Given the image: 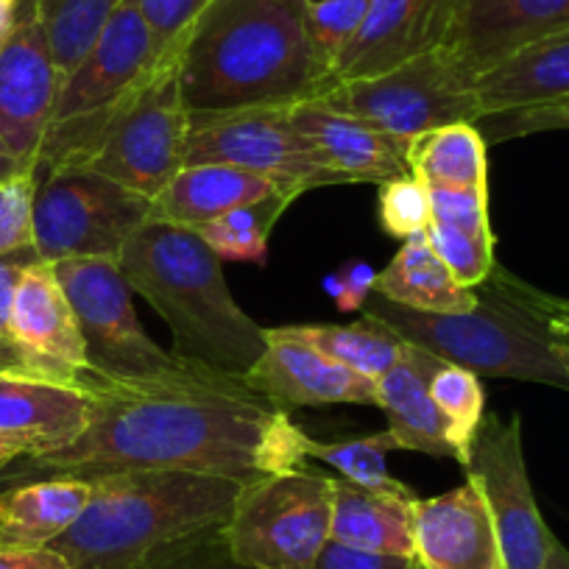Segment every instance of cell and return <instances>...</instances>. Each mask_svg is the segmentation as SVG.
Listing matches in <instances>:
<instances>
[{"instance_id":"obj_20","label":"cell","mask_w":569,"mask_h":569,"mask_svg":"<svg viewBox=\"0 0 569 569\" xmlns=\"http://www.w3.org/2000/svg\"><path fill=\"white\" fill-rule=\"evenodd\" d=\"M90 408V391L0 375V441L18 447L23 458L64 450L84 433Z\"/></svg>"},{"instance_id":"obj_12","label":"cell","mask_w":569,"mask_h":569,"mask_svg":"<svg viewBox=\"0 0 569 569\" xmlns=\"http://www.w3.org/2000/svg\"><path fill=\"white\" fill-rule=\"evenodd\" d=\"M184 166L240 168L268 179L291 199L327 184H347L299 131L291 107L190 114Z\"/></svg>"},{"instance_id":"obj_7","label":"cell","mask_w":569,"mask_h":569,"mask_svg":"<svg viewBox=\"0 0 569 569\" xmlns=\"http://www.w3.org/2000/svg\"><path fill=\"white\" fill-rule=\"evenodd\" d=\"M168 57L171 53L162 51L154 31L126 0L84 59L62 79L37 160V177L53 168L81 166L101 142L103 131Z\"/></svg>"},{"instance_id":"obj_22","label":"cell","mask_w":569,"mask_h":569,"mask_svg":"<svg viewBox=\"0 0 569 569\" xmlns=\"http://www.w3.org/2000/svg\"><path fill=\"white\" fill-rule=\"evenodd\" d=\"M445 360L408 343L397 366L377 380V408L386 413V430L397 450L425 452L436 458H456L447 439L445 419L430 397V380Z\"/></svg>"},{"instance_id":"obj_51","label":"cell","mask_w":569,"mask_h":569,"mask_svg":"<svg viewBox=\"0 0 569 569\" xmlns=\"http://www.w3.org/2000/svg\"><path fill=\"white\" fill-rule=\"evenodd\" d=\"M3 37H7V31H3V34H0V42H3Z\"/></svg>"},{"instance_id":"obj_49","label":"cell","mask_w":569,"mask_h":569,"mask_svg":"<svg viewBox=\"0 0 569 569\" xmlns=\"http://www.w3.org/2000/svg\"><path fill=\"white\" fill-rule=\"evenodd\" d=\"M18 458H23V452H20L18 447L3 445V441H0V472H3V469L12 467V463L18 461Z\"/></svg>"},{"instance_id":"obj_13","label":"cell","mask_w":569,"mask_h":569,"mask_svg":"<svg viewBox=\"0 0 569 569\" xmlns=\"http://www.w3.org/2000/svg\"><path fill=\"white\" fill-rule=\"evenodd\" d=\"M461 467L489 508L506 569H545L558 539L541 519L530 489L519 416L506 421L486 413Z\"/></svg>"},{"instance_id":"obj_25","label":"cell","mask_w":569,"mask_h":569,"mask_svg":"<svg viewBox=\"0 0 569 569\" xmlns=\"http://www.w3.org/2000/svg\"><path fill=\"white\" fill-rule=\"evenodd\" d=\"M273 193H282V190H277V184H271L268 179L240 171V168L184 166L168 182V188L151 201V221L199 229L201 223L212 221L234 207L268 199Z\"/></svg>"},{"instance_id":"obj_45","label":"cell","mask_w":569,"mask_h":569,"mask_svg":"<svg viewBox=\"0 0 569 569\" xmlns=\"http://www.w3.org/2000/svg\"><path fill=\"white\" fill-rule=\"evenodd\" d=\"M0 569H76L62 552L51 547L40 550H0Z\"/></svg>"},{"instance_id":"obj_23","label":"cell","mask_w":569,"mask_h":569,"mask_svg":"<svg viewBox=\"0 0 569 569\" xmlns=\"http://www.w3.org/2000/svg\"><path fill=\"white\" fill-rule=\"evenodd\" d=\"M84 478H34L0 483V550L51 547L87 508Z\"/></svg>"},{"instance_id":"obj_26","label":"cell","mask_w":569,"mask_h":569,"mask_svg":"<svg viewBox=\"0 0 569 569\" xmlns=\"http://www.w3.org/2000/svg\"><path fill=\"white\" fill-rule=\"evenodd\" d=\"M478 98L483 118L569 98V29L478 76Z\"/></svg>"},{"instance_id":"obj_52","label":"cell","mask_w":569,"mask_h":569,"mask_svg":"<svg viewBox=\"0 0 569 569\" xmlns=\"http://www.w3.org/2000/svg\"><path fill=\"white\" fill-rule=\"evenodd\" d=\"M567 302H569V299H567Z\"/></svg>"},{"instance_id":"obj_44","label":"cell","mask_w":569,"mask_h":569,"mask_svg":"<svg viewBox=\"0 0 569 569\" xmlns=\"http://www.w3.org/2000/svg\"><path fill=\"white\" fill-rule=\"evenodd\" d=\"M539 308L545 316L547 336H550V347L556 352L558 363L563 366L569 377V302L567 299L550 297V293L539 291Z\"/></svg>"},{"instance_id":"obj_47","label":"cell","mask_w":569,"mask_h":569,"mask_svg":"<svg viewBox=\"0 0 569 569\" xmlns=\"http://www.w3.org/2000/svg\"><path fill=\"white\" fill-rule=\"evenodd\" d=\"M545 569H569V550L561 545V541H556V545H552V552H550V558H547Z\"/></svg>"},{"instance_id":"obj_24","label":"cell","mask_w":569,"mask_h":569,"mask_svg":"<svg viewBox=\"0 0 569 569\" xmlns=\"http://www.w3.org/2000/svg\"><path fill=\"white\" fill-rule=\"evenodd\" d=\"M427 240L463 288H480L497 268L489 190H430Z\"/></svg>"},{"instance_id":"obj_17","label":"cell","mask_w":569,"mask_h":569,"mask_svg":"<svg viewBox=\"0 0 569 569\" xmlns=\"http://www.w3.org/2000/svg\"><path fill=\"white\" fill-rule=\"evenodd\" d=\"M569 29V0H450L445 46L475 76Z\"/></svg>"},{"instance_id":"obj_2","label":"cell","mask_w":569,"mask_h":569,"mask_svg":"<svg viewBox=\"0 0 569 569\" xmlns=\"http://www.w3.org/2000/svg\"><path fill=\"white\" fill-rule=\"evenodd\" d=\"M310 0H212L179 53L190 114L297 107L332 87L308 31Z\"/></svg>"},{"instance_id":"obj_32","label":"cell","mask_w":569,"mask_h":569,"mask_svg":"<svg viewBox=\"0 0 569 569\" xmlns=\"http://www.w3.org/2000/svg\"><path fill=\"white\" fill-rule=\"evenodd\" d=\"M126 0H34L53 62L64 76L84 59Z\"/></svg>"},{"instance_id":"obj_34","label":"cell","mask_w":569,"mask_h":569,"mask_svg":"<svg viewBox=\"0 0 569 569\" xmlns=\"http://www.w3.org/2000/svg\"><path fill=\"white\" fill-rule=\"evenodd\" d=\"M430 397L445 419L447 439L456 450V461L463 463L486 416V391L480 386V377L461 366L441 363V369L430 380Z\"/></svg>"},{"instance_id":"obj_15","label":"cell","mask_w":569,"mask_h":569,"mask_svg":"<svg viewBox=\"0 0 569 569\" xmlns=\"http://www.w3.org/2000/svg\"><path fill=\"white\" fill-rule=\"evenodd\" d=\"M12 330L40 380L90 391L84 338L53 262L37 260L23 271L12 302Z\"/></svg>"},{"instance_id":"obj_18","label":"cell","mask_w":569,"mask_h":569,"mask_svg":"<svg viewBox=\"0 0 569 569\" xmlns=\"http://www.w3.org/2000/svg\"><path fill=\"white\" fill-rule=\"evenodd\" d=\"M450 31V0H371L358 37L332 70V84L369 79L441 48Z\"/></svg>"},{"instance_id":"obj_37","label":"cell","mask_w":569,"mask_h":569,"mask_svg":"<svg viewBox=\"0 0 569 569\" xmlns=\"http://www.w3.org/2000/svg\"><path fill=\"white\" fill-rule=\"evenodd\" d=\"M137 569H251L240 563L223 539V528L201 530L151 552Z\"/></svg>"},{"instance_id":"obj_50","label":"cell","mask_w":569,"mask_h":569,"mask_svg":"<svg viewBox=\"0 0 569 569\" xmlns=\"http://www.w3.org/2000/svg\"><path fill=\"white\" fill-rule=\"evenodd\" d=\"M408 569H427V567H425V563H421V561H419V558H410Z\"/></svg>"},{"instance_id":"obj_40","label":"cell","mask_w":569,"mask_h":569,"mask_svg":"<svg viewBox=\"0 0 569 569\" xmlns=\"http://www.w3.org/2000/svg\"><path fill=\"white\" fill-rule=\"evenodd\" d=\"M166 53H177L212 0H129Z\"/></svg>"},{"instance_id":"obj_16","label":"cell","mask_w":569,"mask_h":569,"mask_svg":"<svg viewBox=\"0 0 569 569\" xmlns=\"http://www.w3.org/2000/svg\"><path fill=\"white\" fill-rule=\"evenodd\" d=\"M243 382L282 413L321 405H377V380L336 363L282 327H266V352Z\"/></svg>"},{"instance_id":"obj_28","label":"cell","mask_w":569,"mask_h":569,"mask_svg":"<svg viewBox=\"0 0 569 569\" xmlns=\"http://www.w3.org/2000/svg\"><path fill=\"white\" fill-rule=\"evenodd\" d=\"M375 293L399 308L421 313H461L478 302V291H469L452 277L427 240V232L405 240L391 262L377 271Z\"/></svg>"},{"instance_id":"obj_4","label":"cell","mask_w":569,"mask_h":569,"mask_svg":"<svg viewBox=\"0 0 569 569\" xmlns=\"http://www.w3.org/2000/svg\"><path fill=\"white\" fill-rule=\"evenodd\" d=\"M90 483L81 517L51 545L76 569H137L171 541L223 528L243 491L196 472H114Z\"/></svg>"},{"instance_id":"obj_35","label":"cell","mask_w":569,"mask_h":569,"mask_svg":"<svg viewBox=\"0 0 569 569\" xmlns=\"http://www.w3.org/2000/svg\"><path fill=\"white\" fill-rule=\"evenodd\" d=\"M371 0H310L308 31L327 70H336L338 59L347 51L349 42L358 37Z\"/></svg>"},{"instance_id":"obj_38","label":"cell","mask_w":569,"mask_h":569,"mask_svg":"<svg viewBox=\"0 0 569 569\" xmlns=\"http://www.w3.org/2000/svg\"><path fill=\"white\" fill-rule=\"evenodd\" d=\"M380 223L391 238L408 240L430 227V190L410 173L380 184Z\"/></svg>"},{"instance_id":"obj_43","label":"cell","mask_w":569,"mask_h":569,"mask_svg":"<svg viewBox=\"0 0 569 569\" xmlns=\"http://www.w3.org/2000/svg\"><path fill=\"white\" fill-rule=\"evenodd\" d=\"M408 563L410 558L352 550V547L338 545V541L330 539L321 550L319 561H316V569H408Z\"/></svg>"},{"instance_id":"obj_5","label":"cell","mask_w":569,"mask_h":569,"mask_svg":"<svg viewBox=\"0 0 569 569\" xmlns=\"http://www.w3.org/2000/svg\"><path fill=\"white\" fill-rule=\"evenodd\" d=\"M475 308L461 313H421L371 293L363 313L391 327L402 341L478 377L541 382L569 391V377L550 347L539 291L495 268Z\"/></svg>"},{"instance_id":"obj_9","label":"cell","mask_w":569,"mask_h":569,"mask_svg":"<svg viewBox=\"0 0 569 569\" xmlns=\"http://www.w3.org/2000/svg\"><path fill=\"white\" fill-rule=\"evenodd\" d=\"M336 478L297 467L243 486L223 539L251 569H316L330 541Z\"/></svg>"},{"instance_id":"obj_29","label":"cell","mask_w":569,"mask_h":569,"mask_svg":"<svg viewBox=\"0 0 569 569\" xmlns=\"http://www.w3.org/2000/svg\"><path fill=\"white\" fill-rule=\"evenodd\" d=\"M478 123H450L408 142L410 173L427 190H489V157Z\"/></svg>"},{"instance_id":"obj_48","label":"cell","mask_w":569,"mask_h":569,"mask_svg":"<svg viewBox=\"0 0 569 569\" xmlns=\"http://www.w3.org/2000/svg\"><path fill=\"white\" fill-rule=\"evenodd\" d=\"M18 3L20 0H0V34L9 31V26H12L14 12H18Z\"/></svg>"},{"instance_id":"obj_14","label":"cell","mask_w":569,"mask_h":569,"mask_svg":"<svg viewBox=\"0 0 569 569\" xmlns=\"http://www.w3.org/2000/svg\"><path fill=\"white\" fill-rule=\"evenodd\" d=\"M62 73L53 62L34 0H20L0 42V137L29 168H37L51 126Z\"/></svg>"},{"instance_id":"obj_30","label":"cell","mask_w":569,"mask_h":569,"mask_svg":"<svg viewBox=\"0 0 569 569\" xmlns=\"http://www.w3.org/2000/svg\"><path fill=\"white\" fill-rule=\"evenodd\" d=\"M282 330L369 380H380L408 347L391 327L366 313L352 325H291Z\"/></svg>"},{"instance_id":"obj_3","label":"cell","mask_w":569,"mask_h":569,"mask_svg":"<svg viewBox=\"0 0 569 569\" xmlns=\"http://www.w3.org/2000/svg\"><path fill=\"white\" fill-rule=\"evenodd\" d=\"M140 293L173 330L177 352L243 380L266 352V327L229 293L223 260L196 229L149 221L118 257Z\"/></svg>"},{"instance_id":"obj_8","label":"cell","mask_w":569,"mask_h":569,"mask_svg":"<svg viewBox=\"0 0 569 569\" xmlns=\"http://www.w3.org/2000/svg\"><path fill=\"white\" fill-rule=\"evenodd\" d=\"M313 101L410 142L450 123H480L478 76L447 46L369 79L332 84Z\"/></svg>"},{"instance_id":"obj_42","label":"cell","mask_w":569,"mask_h":569,"mask_svg":"<svg viewBox=\"0 0 569 569\" xmlns=\"http://www.w3.org/2000/svg\"><path fill=\"white\" fill-rule=\"evenodd\" d=\"M377 271L366 260H347L336 273L325 277V291L336 299L341 313L363 310L369 297L375 293Z\"/></svg>"},{"instance_id":"obj_11","label":"cell","mask_w":569,"mask_h":569,"mask_svg":"<svg viewBox=\"0 0 569 569\" xmlns=\"http://www.w3.org/2000/svg\"><path fill=\"white\" fill-rule=\"evenodd\" d=\"M179 53L162 59L81 162L151 201L184 168L190 112L179 84Z\"/></svg>"},{"instance_id":"obj_39","label":"cell","mask_w":569,"mask_h":569,"mask_svg":"<svg viewBox=\"0 0 569 569\" xmlns=\"http://www.w3.org/2000/svg\"><path fill=\"white\" fill-rule=\"evenodd\" d=\"M37 184V171H23L0 184V257L34 246Z\"/></svg>"},{"instance_id":"obj_19","label":"cell","mask_w":569,"mask_h":569,"mask_svg":"<svg viewBox=\"0 0 569 569\" xmlns=\"http://www.w3.org/2000/svg\"><path fill=\"white\" fill-rule=\"evenodd\" d=\"M413 558L427 569H506L495 522L469 480L413 502Z\"/></svg>"},{"instance_id":"obj_6","label":"cell","mask_w":569,"mask_h":569,"mask_svg":"<svg viewBox=\"0 0 569 569\" xmlns=\"http://www.w3.org/2000/svg\"><path fill=\"white\" fill-rule=\"evenodd\" d=\"M53 271L79 321L92 388L218 391L260 399L238 377L151 341L137 319L131 288L118 260H62L53 262Z\"/></svg>"},{"instance_id":"obj_10","label":"cell","mask_w":569,"mask_h":569,"mask_svg":"<svg viewBox=\"0 0 569 569\" xmlns=\"http://www.w3.org/2000/svg\"><path fill=\"white\" fill-rule=\"evenodd\" d=\"M151 221V199L84 166L40 173L34 249L46 262L118 260Z\"/></svg>"},{"instance_id":"obj_31","label":"cell","mask_w":569,"mask_h":569,"mask_svg":"<svg viewBox=\"0 0 569 569\" xmlns=\"http://www.w3.org/2000/svg\"><path fill=\"white\" fill-rule=\"evenodd\" d=\"M297 199L284 193H273L268 199L234 207L212 221L201 223L196 232L223 262H262L268 260V238L284 210Z\"/></svg>"},{"instance_id":"obj_27","label":"cell","mask_w":569,"mask_h":569,"mask_svg":"<svg viewBox=\"0 0 569 569\" xmlns=\"http://www.w3.org/2000/svg\"><path fill=\"white\" fill-rule=\"evenodd\" d=\"M416 497H393L360 489L336 478L330 539L377 556L413 558Z\"/></svg>"},{"instance_id":"obj_1","label":"cell","mask_w":569,"mask_h":569,"mask_svg":"<svg viewBox=\"0 0 569 569\" xmlns=\"http://www.w3.org/2000/svg\"><path fill=\"white\" fill-rule=\"evenodd\" d=\"M84 433L64 450L18 458L0 483L101 478L114 472H196L249 486L305 467L308 433L262 399L218 391H90Z\"/></svg>"},{"instance_id":"obj_46","label":"cell","mask_w":569,"mask_h":569,"mask_svg":"<svg viewBox=\"0 0 569 569\" xmlns=\"http://www.w3.org/2000/svg\"><path fill=\"white\" fill-rule=\"evenodd\" d=\"M23 171H37V168L26 166V162L20 160L12 149H9L7 140L0 137V184L9 182V179L18 177V173H23Z\"/></svg>"},{"instance_id":"obj_21","label":"cell","mask_w":569,"mask_h":569,"mask_svg":"<svg viewBox=\"0 0 569 569\" xmlns=\"http://www.w3.org/2000/svg\"><path fill=\"white\" fill-rule=\"evenodd\" d=\"M293 123L313 142L327 166L343 182L386 184L391 179L410 177L408 142L363 123V120L325 107L321 101H305L291 107Z\"/></svg>"},{"instance_id":"obj_33","label":"cell","mask_w":569,"mask_h":569,"mask_svg":"<svg viewBox=\"0 0 569 569\" xmlns=\"http://www.w3.org/2000/svg\"><path fill=\"white\" fill-rule=\"evenodd\" d=\"M393 450H397V441L391 439L388 430L349 441L308 439V458H316V461L332 467L347 483H355L369 491H380V495L416 497L410 486H405L402 480H397L388 472L386 458Z\"/></svg>"},{"instance_id":"obj_41","label":"cell","mask_w":569,"mask_h":569,"mask_svg":"<svg viewBox=\"0 0 569 569\" xmlns=\"http://www.w3.org/2000/svg\"><path fill=\"white\" fill-rule=\"evenodd\" d=\"M478 126L483 131L486 142H502L511 140V137L539 134V131H563L569 129V98L539 103V107L486 114Z\"/></svg>"},{"instance_id":"obj_36","label":"cell","mask_w":569,"mask_h":569,"mask_svg":"<svg viewBox=\"0 0 569 569\" xmlns=\"http://www.w3.org/2000/svg\"><path fill=\"white\" fill-rule=\"evenodd\" d=\"M42 260L34 246L12 251L0 257V375L3 377H26V380H40L34 366L29 363L26 352L20 349L18 338L12 330V302L18 282L29 266Z\"/></svg>"}]
</instances>
